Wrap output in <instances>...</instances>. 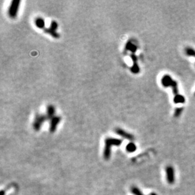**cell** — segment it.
<instances>
[{
	"mask_svg": "<svg viewBox=\"0 0 195 195\" xmlns=\"http://www.w3.org/2000/svg\"><path fill=\"white\" fill-rule=\"evenodd\" d=\"M20 2V0H13L11 1L8 11L9 17L11 18H15L17 17Z\"/></svg>",
	"mask_w": 195,
	"mask_h": 195,
	"instance_id": "2",
	"label": "cell"
},
{
	"mask_svg": "<svg viewBox=\"0 0 195 195\" xmlns=\"http://www.w3.org/2000/svg\"><path fill=\"white\" fill-rule=\"evenodd\" d=\"M171 88H172V92H173V94H174L175 95H178L179 94V92H178V82L175 81L174 83H172V85L171 86Z\"/></svg>",
	"mask_w": 195,
	"mask_h": 195,
	"instance_id": "17",
	"label": "cell"
},
{
	"mask_svg": "<svg viewBox=\"0 0 195 195\" xmlns=\"http://www.w3.org/2000/svg\"><path fill=\"white\" fill-rule=\"evenodd\" d=\"M131 192L134 195H144L143 193H142V192L140 190V189L135 186L131 188Z\"/></svg>",
	"mask_w": 195,
	"mask_h": 195,
	"instance_id": "16",
	"label": "cell"
},
{
	"mask_svg": "<svg viewBox=\"0 0 195 195\" xmlns=\"http://www.w3.org/2000/svg\"><path fill=\"white\" fill-rule=\"evenodd\" d=\"M194 95H195V92H194Z\"/></svg>",
	"mask_w": 195,
	"mask_h": 195,
	"instance_id": "21",
	"label": "cell"
},
{
	"mask_svg": "<svg viewBox=\"0 0 195 195\" xmlns=\"http://www.w3.org/2000/svg\"><path fill=\"white\" fill-rule=\"evenodd\" d=\"M174 82V80L172 78V77L169 75H165L161 79V83H162V85L164 87H169V86L171 87Z\"/></svg>",
	"mask_w": 195,
	"mask_h": 195,
	"instance_id": "8",
	"label": "cell"
},
{
	"mask_svg": "<svg viewBox=\"0 0 195 195\" xmlns=\"http://www.w3.org/2000/svg\"><path fill=\"white\" fill-rule=\"evenodd\" d=\"M182 110H183V108H182V107L176 108V109H175V112H174V116L176 117H179L182 114Z\"/></svg>",
	"mask_w": 195,
	"mask_h": 195,
	"instance_id": "19",
	"label": "cell"
},
{
	"mask_svg": "<svg viewBox=\"0 0 195 195\" xmlns=\"http://www.w3.org/2000/svg\"><path fill=\"white\" fill-rule=\"evenodd\" d=\"M166 179L168 183L173 184L175 182V171L172 166H169L166 168Z\"/></svg>",
	"mask_w": 195,
	"mask_h": 195,
	"instance_id": "4",
	"label": "cell"
},
{
	"mask_svg": "<svg viewBox=\"0 0 195 195\" xmlns=\"http://www.w3.org/2000/svg\"><path fill=\"white\" fill-rule=\"evenodd\" d=\"M126 49L128 50L129 51H131L133 52V54H134L135 52L137 51V46L135 45L133 43H132L131 42H128L127 44H126Z\"/></svg>",
	"mask_w": 195,
	"mask_h": 195,
	"instance_id": "11",
	"label": "cell"
},
{
	"mask_svg": "<svg viewBox=\"0 0 195 195\" xmlns=\"http://www.w3.org/2000/svg\"><path fill=\"white\" fill-rule=\"evenodd\" d=\"M35 25L39 29H44L45 27V21L42 18L38 17L35 20Z\"/></svg>",
	"mask_w": 195,
	"mask_h": 195,
	"instance_id": "10",
	"label": "cell"
},
{
	"mask_svg": "<svg viewBox=\"0 0 195 195\" xmlns=\"http://www.w3.org/2000/svg\"><path fill=\"white\" fill-rule=\"evenodd\" d=\"M58 23L56 22V21H52L51 25H50V27H49V29L52 30H54V31H56L58 29Z\"/></svg>",
	"mask_w": 195,
	"mask_h": 195,
	"instance_id": "18",
	"label": "cell"
},
{
	"mask_svg": "<svg viewBox=\"0 0 195 195\" xmlns=\"http://www.w3.org/2000/svg\"><path fill=\"white\" fill-rule=\"evenodd\" d=\"M61 117L58 116H55L50 119V126H49V131L51 133H54L57 129V126L60 123Z\"/></svg>",
	"mask_w": 195,
	"mask_h": 195,
	"instance_id": "5",
	"label": "cell"
},
{
	"mask_svg": "<svg viewBox=\"0 0 195 195\" xmlns=\"http://www.w3.org/2000/svg\"><path fill=\"white\" fill-rule=\"evenodd\" d=\"M123 140L118 138H107L105 140L104 150V157L106 160L109 159L111 155V148L113 146H119L122 144Z\"/></svg>",
	"mask_w": 195,
	"mask_h": 195,
	"instance_id": "1",
	"label": "cell"
},
{
	"mask_svg": "<svg viewBox=\"0 0 195 195\" xmlns=\"http://www.w3.org/2000/svg\"><path fill=\"white\" fill-rule=\"evenodd\" d=\"M5 194V192L3 191H1V195H4Z\"/></svg>",
	"mask_w": 195,
	"mask_h": 195,
	"instance_id": "20",
	"label": "cell"
},
{
	"mask_svg": "<svg viewBox=\"0 0 195 195\" xmlns=\"http://www.w3.org/2000/svg\"><path fill=\"white\" fill-rule=\"evenodd\" d=\"M174 102L175 104H184L185 103V98L182 95H176L174 97Z\"/></svg>",
	"mask_w": 195,
	"mask_h": 195,
	"instance_id": "12",
	"label": "cell"
},
{
	"mask_svg": "<svg viewBox=\"0 0 195 195\" xmlns=\"http://www.w3.org/2000/svg\"><path fill=\"white\" fill-rule=\"evenodd\" d=\"M55 114V108L52 105H49L47 107V116L48 119H51L54 117Z\"/></svg>",
	"mask_w": 195,
	"mask_h": 195,
	"instance_id": "9",
	"label": "cell"
},
{
	"mask_svg": "<svg viewBox=\"0 0 195 195\" xmlns=\"http://www.w3.org/2000/svg\"><path fill=\"white\" fill-rule=\"evenodd\" d=\"M126 150L127 151H128L129 153H133L137 150V146H136L134 143L131 142V143H129L126 145Z\"/></svg>",
	"mask_w": 195,
	"mask_h": 195,
	"instance_id": "14",
	"label": "cell"
},
{
	"mask_svg": "<svg viewBox=\"0 0 195 195\" xmlns=\"http://www.w3.org/2000/svg\"><path fill=\"white\" fill-rule=\"evenodd\" d=\"M116 133L120 137H121L124 138H126L127 140H129L130 141H133L135 140L134 136L131 135V133H129L126 132L125 130H123L121 128H117L115 130Z\"/></svg>",
	"mask_w": 195,
	"mask_h": 195,
	"instance_id": "6",
	"label": "cell"
},
{
	"mask_svg": "<svg viewBox=\"0 0 195 195\" xmlns=\"http://www.w3.org/2000/svg\"><path fill=\"white\" fill-rule=\"evenodd\" d=\"M44 32H46L47 34H49L50 36H51L52 38H56V39L60 38V34H59L56 32V31L52 30L49 29V28H48V29H44Z\"/></svg>",
	"mask_w": 195,
	"mask_h": 195,
	"instance_id": "13",
	"label": "cell"
},
{
	"mask_svg": "<svg viewBox=\"0 0 195 195\" xmlns=\"http://www.w3.org/2000/svg\"><path fill=\"white\" fill-rule=\"evenodd\" d=\"M131 58L133 60V66L131 68V72L134 74H138L140 72V67L138 64V59L135 54H131Z\"/></svg>",
	"mask_w": 195,
	"mask_h": 195,
	"instance_id": "7",
	"label": "cell"
},
{
	"mask_svg": "<svg viewBox=\"0 0 195 195\" xmlns=\"http://www.w3.org/2000/svg\"><path fill=\"white\" fill-rule=\"evenodd\" d=\"M48 119L47 115L44 114H36L33 123V128L36 131H39L41 128L43 124Z\"/></svg>",
	"mask_w": 195,
	"mask_h": 195,
	"instance_id": "3",
	"label": "cell"
},
{
	"mask_svg": "<svg viewBox=\"0 0 195 195\" xmlns=\"http://www.w3.org/2000/svg\"><path fill=\"white\" fill-rule=\"evenodd\" d=\"M185 53L188 56L195 57V49L193 48L188 47L185 49Z\"/></svg>",
	"mask_w": 195,
	"mask_h": 195,
	"instance_id": "15",
	"label": "cell"
}]
</instances>
